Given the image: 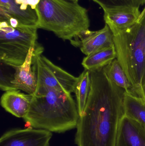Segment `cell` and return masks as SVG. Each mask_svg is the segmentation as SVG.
Segmentation results:
<instances>
[{"label": "cell", "instance_id": "6da1fadb", "mask_svg": "<svg viewBox=\"0 0 145 146\" xmlns=\"http://www.w3.org/2000/svg\"><path fill=\"white\" fill-rule=\"evenodd\" d=\"M90 72V92L76 127L75 142L77 146H116L126 91L103 68Z\"/></svg>", "mask_w": 145, "mask_h": 146}, {"label": "cell", "instance_id": "7a4b0ae2", "mask_svg": "<svg viewBox=\"0 0 145 146\" xmlns=\"http://www.w3.org/2000/svg\"><path fill=\"white\" fill-rule=\"evenodd\" d=\"M23 118L28 127L63 133L76 127L79 114L70 94L47 88L36 90Z\"/></svg>", "mask_w": 145, "mask_h": 146}, {"label": "cell", "instance_id": "3957f363", "mask_svg": "<svg viewBox=\"0 0 145 146\" xmlns=\"http://www.w3.org/2000/svg\"><path fill=\"white\" fill-rule=\"evenodd\" d=\"M36 10L37 28L52 32L64 41H71L90 26L87 10L78 2L40 0Z\"/></svg>", "mask_w": 145, "mask_h": 146}, {"label": "cell", "instance_id": "277c9868", "mask_svg": "<svg viewBox=\"0 0 145 146\" xmlns=\"http://www.w3.org/2000/svg\"><path fill=\"white\" fill-rule=\"evenodd\" d=\"M112 33L117 60L136 95L145 99L142 82L145 73V7L133 25Z\"/></svg>", "mask_w": 145, "mask_h": 146}, {"label": "cell", "instance_id": "5b68a950", "mask_svg": "<svg viewBox=\"0 0 145 146\" xmlns=\"http://www.w3.org/2000/svg\"><path fill=\"white\" fill-rule=\"evenodd\" d=\"M36 27L19 25L13 27L6 21H0V60L8 66H22L30 51L37 46Z\"/></svg>", "mask_w": 145, "mask_h": 146}, {"label": "cell", "instance_id": "8992f818", "mask_svg": "<svg viewBox=\"0 0 145 146\" xmlns=\"http://www.w3.org/2000/svg\"><path fill=\"white\" fill-rule=\"evenodd\" d=\"M44 50L40 44L32 48L24 63L19 66L13 67V74H7L1 70L0 88L2 91L17 89L27 94H34L37 86L36 56Z\"/></svg>", "mask_w": 145, "mask_h": 146}, {"label": "cell", "instance_id": "52a82bcc", "mask_svg": "<svg viewBox=\"0 0 145 146\" xmlns=\"http://www.w3.org/2000/svg\"><path fill=\"white\" fill-rule=\"evenodd\" d=\"M36 64V90L52 88L70 94L75 92L78 77L74 76L54 65L41 54L37 55Z\"/></svg>", "mask_w": 145, "mask_h": 146}, {"label": "cell", "instance_id": "ba28073f", "mask_svg": "<svg viewBox=\"0 0 145 146\" xmlns=\"http://www.w3.org/2000/svg\"><path fill=\"white\" fill-rule=\"evenodd\" d=\"M39 1L0 0V21L14 19L20 25L37 27L36 6Z\"/></svg>", "mask_w": 145, "mask_h": 146}, {"label": "cell", "instance_id": "9c48e42d", "mask_svg": "<svg viewBox=\"0 0 145 146\" xmlns=\"http://www.w3.org/2000/svg\"><path fill=\"white\" fill-rule=\"evenodd\" d=\"M52 133L28 127L14 129L4 133L0 139V146H49Z\"/></svg>", "mask_w": 145, "mask_h": 146}, {"label": "cell", "instance_id": "30bf717a", "mask_svg": "<svg viewBox=\"0 0 145 146\" xmlns=\"http://www.w3.org/2000/svg\"><path fill=\"white\" fill-rule=\"evenodd\" d=\"M70 42L75 47H80L86 56L114 44L113 33L106 24L99 31H83Z\"/></svg>", "mask_w": 145, "mask_h": 146}, {"label": "cell", "instance_id": "8fae6325", "mask_svg": "<svg viewBox=\"0 0 145 146\" xmlns=\"http://www.w3.org/2000/svg\"><path fill=\"white\" fill-rule=\"evenodd\" d=\"M116 146H145V126L124 115L119 124Z\"/></svg>", "mask_w": 145, "mask_h": 146}, {"label": "cell", "instance_id": "7c38bea8", "mask_svg": "<svg viewBox=\"0 0 145 146\" xmlns=\"http://www.w3.org/2000/svg\"><path fill=\"white\" fill-rule=\"evenodd\" d=\"M104 18L112 33L124 30L133 25L140 13L137 8L125 7L104 10Z\"/></svg>", "mask_w": 145, "mask_h": 146}, {"label": "cell", "instance_id": "4fadbf2b", "mask_svg": "<svg viewBox=\"0 0 145 146\" xmlns=\"http://www.w3.org/2000/svg\"><path fill=\"white\" fill-rule=\"evenodd\" d=\"M33 95L24 93L17 89L9 90L1 98V106L13 115L24 118L28 112Z\"/></svg>", "mask_w": 145, "mask_h": 146}, {"label": "cell", "instance_id": "5bb4252c", "mask_svg": "<svg viewBox=\"0 0 145 146\" xmlns=\"http://www.w3.org/2000/svg\"><path fill=\"white\" fill-rule=\"evenodd\" d=\"M116 58V51L114 44L86 56L81 64L86 70L94 71L103 68Z\"/></svg>", "mask_w": 145, "mask_h": 146}, {"label": "cell", "instance_id": "9a60e30c", "mask_svg": "<svg viewBox=\"0 0 145 146\" xmlns=\"http://www.w3.org/2000/svg\"><path fill=\"white\" fill-rule=\"evenodd\" d=\"M124 115L145 126V99L125 92Z\"/></svg>", "mask_w": 145, "mask_h": 146}, {"label": "cell", "instance_id": "2e32d148", "mask_svg": "<svg viewBox=\"0 0 145 146\" xmlns=\"http://www.w3.org/2000/svg\"><path fill=\"white\" fill-rule=\"evenodd\" d=\"M103 69L115 84L128 93L136 95L126 73L117 59L103 68Z\"/></svg>", "mask_w": 145, "mask_h": 146}, {"label": "cell", "instance_id": "e0dca14e", "mask_svg": "<svg viewBox=\"0 0 145 146\" xmlns=\"http://www.w3.org/2000/svg\"><path fill=\"white\" fill-rule=\"evenodd\" d=\"M91 87L90 72L85 69L78 76L75 93L79 116L83 114L87 104Z\"/></svg>", "mask_w": 145, "mask_h": 146}, {"label": "cell", "instance_id": "ac0fdd59", "mask_svg": "<svg viewBox=\"0 0 145 146\" xmlns=\"http://www.w3.org/2000/svg\"><path fill=\"white\" fill-rule=\"evenodd\" d=\"M99 4L103 10H110L122 8L139 9L145 4V0H92Z\"/></svg>", "mask_w": 145, "mask_h": 146}, {"label": "cell", "instance_id": "d6986e66", "mask_svg": "<svg viewBox=\"0 0 145 146\" xmlns=\"http://www.w3.org/2000/svg\"><path fill=\"white\" fill-rule=\"evenodd\" d=\"M142 88L144 95L145 99V73L144 75V77H143V80H142Z\"/></svg>", "mask_w": 145, "mask_h": 146}, {"label": "cell", "instance_id": "ffe728a7", "mask_svg": "<svg viewBox=\"0 0 145 146\" xmlns=\"http://www.w3.org/2000/svg\"><path fill=\"white\" fill-rule=\"evenodd\" d=\"M66 1H70L75 2H78L79 0H66Z\"/></svg>", "mask_w": 145, "mask_h": 146}]
</instances>
